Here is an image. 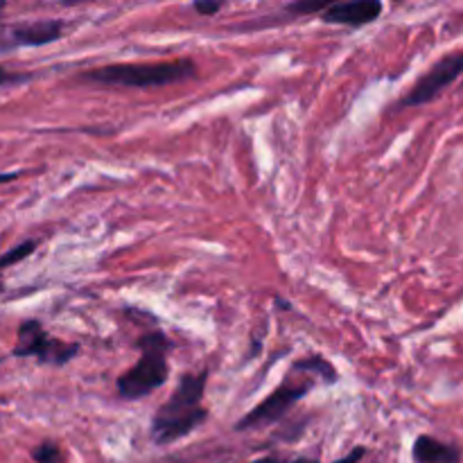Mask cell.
Here are the masks:
<instances>
[{"label":"cell","instance_id":"cell-21","mask_svg":"<svg viewBox=\"0 0 463 463\" xmlns=\"http://www.w3.org/2000/svg\"><path fill=\"white\" fill-rule=\"evenodd\" d=\"M0 362H3V360H0Z\"/></svg>","mask_w":463,"mask_h":463},{"label":"cell","instance_id":"cell-5","mask_svg":"<svg viewBox=\"0 0 463 463\" xmlns=\"http://www.w3.org/2000/svg\"><path fill=\"white\" fill-rule=\"evenodd\" d=\"M315 389V380L303 378V380H292L288 378L285 383H280L269 396L262 402H258L251 411L242 416V419L235 423V432H249V430L267 428V425H276L307 396V393Z\"/></svg>","mask_w":463,"mask_h":463},{"label":"cell","instance_id":"cell-12","mask_svg":"<svg viewBox=\"0 0 463 463\" xmlns=\"http://www.w3.org/2000/svg\"><path fill=\"white\" fill-rule=\"evenodd\" d=\"M32 459L36 463H66V452L54 441H43L32 450Z\"/></svg>","mask_w":463,"mask_h":463},{"label":"cell","instance_id":"cell-15","mask_svg":"<svg viewBox=\"0 0 463 463\" xmlns=\"http://www.w3.org/2000/svg\"><path fill=\"white\" fill-rule=\"evenodd\" d=\"M364 455H366V448L364 446L353 448V450L348 452L346 457H342V459H337V461H333V463H360L362 459H364ZM289 463H321V461L310 459V457H298V459H294V461H289Z\"/></svg>","mask_w":463,"mask_h":463},{"label":"cell","instance_id":"cell-4","mask_svg":"<svg viewBox=\"0 0 463 463\" xmlns=\"http://www.w3.org/2000/svg\"><path fill=\"white\" fill-rule=\"evenodd\" d=\"M80 353L81 346L77 342L52 337L41 321L25 319L18 326L16 346H14L12 357H34L43 366H66Z\"/></svg>","mask_w":463,"mask_h":463},{"label":"cell","instance_id":"cell-8","mask_svg":"<svg viewBox=\"0 0 463 463\" xmlns=\"http://www.w3.org/2000/svg\"><path fill=\"white\" fill-rule=\"evenodd\" d=\"M384 12L380 0H348V3H330L328 9L321 14V21L328 25L344 27H364L378 21Z\"/></svg>","mask_w":463,"mask_h":463},{"label":"cell","instance_id":"cell-2","mask_svg":"<svg viewBox=\"0 0 463 463\" xmlns=\"http://www.w3.org/2000/svg\"><path fill=\"white\" fill-rule=\"evenodd\" d=\"M197 63L193 59H167V61L145 63H109L81 72V80L90 84L122 86V89H161L181 84L197 77Z\"/></svg>","mask_w":463,"mask_h":463},{"label":"cell","instance_id":"cell-17","mask_svg":"<svg viewBox=\"0 0 463 463\" xmlns=\"http://www.w3.org/2000/svg\"><path fill=\"white\" fill-rule=\"evenodd\" d=\"M18 172H0V184H9V181H16L18 179Z\"/></svg>","mask_w":463,"mask_h":463},{"label":"cell","instance_id":"cell-20","mask_svg":"<svg viewBox=\"0 0 463 463\" xmlns=\"http://www.w3.org/2000/svg\"><path fill=\"white\" fill-rule=\"evenodd\" d=\"M3 9H5V3H3V0H0V12H3Z\"/></svg>","mask_w":463,"mask_h":463},{"label":"cell","instance_id":"cell-6","mask_svg":"<svg viewBox=\"0 0 463 463\" xmlns=\"http://www.w3.org/2000/svg\"><path fill=\"white\" fill-rule=\"evenodd\" d=\"M463 75V52H450L434 63L410 90L405 98L396 104L398 109H419L434 102L443 90Z\"/></svg>","mask_w":463,"mask_h":463},{"label":"cell","instance_id":"cell-10","mask_svg":"<svg viewBox=\"0 0 463 463\" xmlns=\"http://www.w3.org/2000/svg\"><path fill=\"white\" fill-rule=\"evenodd\" d=\"M292 373L312 375V378L319 380L326 387H333V384L339 383V371L335 369L333 362L321 355H307L303 360L292 362Z\"/></svg>","mask_w":463,"mask_h":463},{"label":"cell","instance_id":"cell-3","mask_svg":"<svg viewBox=\"0 0 463 463\" xmlns=\"http://www.w3.org/2000/svg\"><path fill=\"white\" fill-rule=\"evenodd\" d=\"M136 348L140 351L138 362L116 380L118 396L127 402L143 401L167 383V375H170L167 357L175 344L163 330H149L140 335Z\"/></svg>","mask_w":463,"mask_h":463},{"label":"cell","instance_id":"cell-14","mask_svg":"<svg viewBox=\"0 0 463 463\" xmlns=\"http://www.w3.org/2000/svg\"><path fill=\"white\" fill-rule=\"evenodd\" d=\"M32 81V72H16V71H7L5 66H0V89L5 86H21Z\"/></svg>","mask_w":463,"mask_h":463},{"label":"cell","instance_id":"cell-18","mask_svg":"<svg viewBox=\"0 0 463 463\" xmlns=\"http://www.w3.org/2000/svg\"><path fill=\"white\" fill-rule=\"evenodd\" d=\"M251 463H288V461L280 459V457H260V459H256Z\"/></svg>","mask_w":463,"mask_h":463},{"label":"cell","instance_id":"cell-7","mask_svg":"<svg viewBox=\"0 0 463 463\" xmlns=\"http://www.w3.org/2000/svg\"><path fill=\"white\" fill-rule=\"evenodd\" d=\"M66 23L57 18H45L34 23H18L0 32V50L9 48H39V45L54 43L63 36Z\"/></svg>","mask_w":463,"mask_h":463},{"label":"cell","instance_id":"cell-13","mask_svg":"<svg viewBox=\"0 0 463 463\" xmlns=\"http://www.w3.org/2000/svg\"><path fill=\"white\" fill-rule=\"evenodd\" d=\"M330 0H297V3H289L288 12L289 14H298V16H307V14H324L328 9Z\"/></svg>","mask_w":463,"mask_h":463},{"label":"cell","instance_id":"cell-19","mask_svg":"<svg viewBox=\"0 0 463 463\" xmlns=\"http://www.w3.org/2000/svg\"><path fill=\"white\" fill-rule=\"evenodd\" d=\"M3 289H5V288H3V279H0V294H3Z\"/></svg>","mask_w":463,"mask_h":463},{"label":"cell","instance_id":"cell-9","mask_svg":"<svg viewBox=\"0 0 463 463\" xmlns=\"http://www.w3.org/2000/svg\"><path fill=\"white\" fill-rule=\"evenodd\" d=\"M411 457L416 463H461L463 448L430 437V434H420L411 446Z\"/></svg>","mask_w":463,"mask_h":463},{"label":"cell","instance_id":"cell-1","mask_svg":"<svg viewBox=\"0 0 463 463\" xmlns=\"http://www.w3.org/2000/svg\"><path fill=\"white\" fill-rule=\"evenodd\" d=\"M208 369L199 373H184L172 396L154 411L149 437L156 446H170L181 441L208 420V410L203 407V393L208 384Z\"/></svg>","mask_w":463,"mask_h":463},{"label":"cell","instance_id":"cell-11","mask_svg":"<svg viewBox=\"0 0 463 463\" xmlns=\"http://www.w3.org/2000/svg\"><path fill=\"white\" fill-rule=\"evenodd\" d=\"M36 247H39V240H25V242L16 244L14 249H9L7 253H3L0 256V271L7 269V267L12 265H18V262H23L25 258H30L32 253L36 251Z\"/></svg>","mask_w":463,"mask_h":463},{"label":"cell","instance_id":"cell-16","mask_svg":"<svg viewBox=\"0 0 463 463\" xmlns=\"http://www.w3.org/2000/svg\"><path fill=\"white\" fill-rule=\"evenodd\" d=\"M224 7V0H197V3L193 5L194 12L202 14V16H215V14H220Z\"/></svg>","mask_w":463,"mask_h":463}]
</instances>
